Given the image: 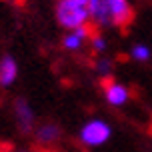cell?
Instances as JSON below:
<instances>
[{"instance_id":"obj_13","label":"cell","mask_w":152,"mask_h":152,"mask_svg":"<svg viewBox=\"0 0 152 152\" xmlns=\"http://www.w3.org/2000/svg\"><path fill=\"white\" fill-rule=\"evenodd\" d=\"M20 152H26V150H20Z\"/></svg>"},{"instance_id":"obj_6","label":"cell","mask_w":152,"mask_h":152,"mask_svg":"<svg viewBox=\"0 0 152 152\" xmlns=\"http://www.w3.org/2000/svg\"><path fill=\"white\" fill-rule=\"evenodd\" d=\"M94 32H96V28H94L92 24L82 26V28H76V30H68V32H66V36L62 38V46H64V50H70V52L80 50V48L84 46V42L92 38Z\"/></svg>"},{"instance_id":"obj_2","label":"cell","mask_w":152,"mask_h":152,"mask_svg":"<svg viewBox=\"0 0 152 152\" xmlns=\"http://www.w3.org/2000/svg\"><path fill=\"white\" fill-rule=\"evenodd\" d=\"M56 20L64 30H76L90 24L88 0H56Z\"/></svg>"},{"instance_id":"obj_8","label":"cell","mask_w":152,"mask_h":152,"mask_svg":"<svg viewBox=\"0 0 152 152\" xmlns=\"http://www.w3.org/2000/svg\"><path fill=\"white\" fill-rule=\"evenodd\" d=\"M62 130L58 124H54V122H44V124H40V126H36V130H34V136H36V142L42 146H50L54 144L58 138H60Z\"/></svg>"},{"instance_id":"obj_7","label":"cell","mask_w":152,"mask_h":152,"mask_svg":"<svg viewBox=\"0 0 152 152\" xmlns=\"http://www.w3.org/2000/svg\"><path fill=\"white\" fill-rule=\"evenodd\" d=\"M16 78H18V62L10 54L2 56L0 58V86L2 88L12 86L16 82Z\"/></svg>"},{"instance_id":"obj_1","label":"cell","mask_w":152,"mask_h":152,"mask_svg":"<svg viewBox=\"0 0 152 152\" xmlns=\"http://www.w3.org/2000/svg\"><path fill=\"white\" fill-rule=\"evenodd\" d=\"M90 24L100 28H124L134 18V8L130 0H88Z\"/></svg>"},{"instance_id":"obj_11","label":"cell","mask_w":152,"mask_h":152,"mask_svg":"<svg viewBox=\"0 0 152 152\" xmlns=\"http://www.w3.org/2000/svg\"><path fill=\"white\" fill-rule=\"evenodd\" d=\"M94 68L98 72L102 78H110V72H112V62L108 60V58H98L96 64H94Z\"/></svg>"},{"instance_id":"obj_3","label":"cell","mask_w":152,"mask_h":152,"mask_svg":"<svg viewBox=\"0 0 152 152\" xmlns=\"http://www.w3.org/2000/svg\"><path fill=\"white\" fill-rule=\"evenodd\" d=\"M110 136H112L110 124L106 120H100V118H92V120L84 122L80 132H78V140L86 148H98V146L106 144Z\"/></svg>"},{"instance_id":"obj_12","label":"cell","mask_w":152,"mask_h":152,"mask_svg":"<svg viewBox=\"0 0 152 152\" xmlns=\"http://www.w3.org/2000/svg\"><path fill=\"white\" fill-rule=\"evenodd\" d=\"M38 152H52V150H38Z\"/></svg>"},{"instance_id":"obj_10","label":"cell","mask_w":152,"mask_h":152,"mask_svg":"<svg viewBox=\"0 0 152 152\" xmlns=\"http://www.w3.org/2000/svg\"><path fill=\"white\" fill-rule=\"evenodd\" d=\"M90 48L94 54H102L104 50H106V40H104V36L102 34H98V32H94L90 38Z\"/></svg>"},{"instance_id":"obj_5","label":"cell","mask_w":152,"mask_h":152,"mask_svg":"<svg viewBox=\"0 0 152 152\" xmlns=\"http://www.w3.org/2000/svg\"><path fill=\"white\" fill-rule=\"evenodd\" d=\"M104 98L110 106H124L126 102L130 100V90L126 84L116 82L112 78H106L104 80Z\"/></svg>"},{"instance_id":"obj_9","label":"cell","mask_w":152,"mask_h":152,"mask_svg":"<svg viewBox=\"0 0 152 152\" xmlns=\"http://www.w3.org/2000/svg\"><path fill=\"white\" fill-rule=\"evenodd\" d=\"M152 56V50L146 44H134L132 50H130V58L136 62H148Z\"/></svg>"},{"instance_id":"obj_4","label":"cell","mask_w":152,"mask_h":152,"mask_svg":"<svg viewBox=\"0 0 152 152\" xmlns=\"http://www.w3.org/2000/svg\"><path fill=\"white\" fill-rule=\"evenodd\" d=\"M14 118H16V124L20 132L28 134L34 130V122H36V114L32 110L30 102L24 98H16L14 100Z\"/></svg>"}]
</instances>
